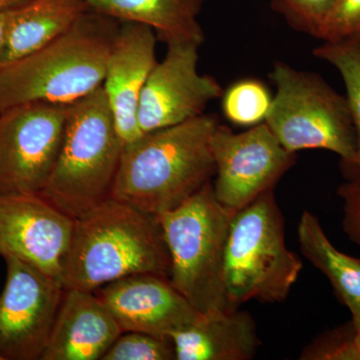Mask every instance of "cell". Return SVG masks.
I'll list each match as a JSON object with an SVG mask.
<instances>
[{
	"label": "cell",
	"instance_id": "6da1fadb",
	"mask_svg": "<svg viewBox=\"0 0 360 360\" xmlns=\"http://www.w3.org/2000/svg\"><path fill=\"white\" fill-rule=\"evenodd\" d=\"M219 123L205 113L125 146L110 198L153 215L179 207L215 175L212 141Z\"/></svg>",
	"mask_w": 360,
	"mask_h": 360
},
{
	"label": "cell",
	"instance_id": "7a4b0ae2",
	"mask_svg": "<svg viewBox=\"0 0 360 360\" xmlns=\"http://www.w3.org/2000/svg\"><path fill=\"white\" fill-rule=\"evenodd\" d=\"M170 265L158 217L110 198L75 219L61 283L94 292L134 274L169 278Z\"/></svg>",
	"mask_w": 360,
	"mask_h": 360
},
{
	"label": "cell",
	"instance_id": "3957f363",
	"mask_svg": "<svg viewBox=\"0 0 360 360\" xmlns=\"http://www.w3.org/2000/svg\"><path fill=\"white\" fill-rule=\"evenodd\" d=\"M120 23L87 11L39 51L0 66V112L30 103L68 105L99 89Z\"/></svg>",
	"mask_w": 360,
	"mask_h": 360
},
{
	"label": "cell",
	"instance_id": "277c9868",
	"mask_svg": "<svg viewBox=\"0 0 360 360\" xmlns=\"http://www.w3.org/2000/svg\"><path fill=\"white\" fill-rule=\"evenodd\" d=\"M123 146L103 86L68 104L58 158L39 194L72 219L110 198Z\"/></svg>",
	"mask_w": 360,
	"mask_h": 360
},
{
	"label": "cell",
	"instance_id": "5b68a950",
	"mask_svg": "<svg viewBox=\"0 0 360 360\" xmlns=\"http://www.w3.org/2000/svg\"><path fill=\"white\" fill-rule=\"evenodd\" d=\"M302 270V259L286 246L274 189L232 214L224 269L229 309H238L251 300L284 302Z\"/></svg>",
	"mask_w": 360,
	"mask_h": 360
},
{
	"label": "cell",
	"instance_id": "8992f818",
	"mask_svg": "<svg viewBox=\"0 0 360 360\" xmlns=\"http://www.w3.org/2000/svg\"><path fill=\"white\" fill-rule=\"evenodd\" d=\"M233 213L217 200L212 181L158 217L170 257L169 281L201 314L229 311L225 248Z\"/></svg>",
	"mask_w": 360,
	"mask_h": 360
},
{
	"label": "cell",
	"instance_id": "52a82bcc",
	"mask_svg": "<svg viewBox=\"0 0 360 360\" xmlns=\"http://www.w3.org/2000/svg\"><path fill=\"white\" fill-rule=\"evenodd\" d=\"M269 78L276 85L265 123L291 153L323 149L350 162L356 134L347 96L316 73L295 70L277 61Z\"/></svg>",
	"mask_w": 360,
	"mask_h": 360
},
{
	"label": "cell",
	"instance_id": "ba28073f",
	"mask_svg": "<svg viewBox=\"0 0 360 360\" xmlns=\"http://www.w3.org/2000/svg\"><path fill=\"white\" fill-rule=\"evenodd\" d=\"M212 146L215 163L213 191L232 213L274 191L296 160L295 153L283 148L265 122L239 134L219 123Z\"/></svg>",
	"mask_w": 360,
	"mask_h": 360
},
{
	"label": "cell",
	"instance_id": "9c48e42d",
	"mask_svg": "<svg viewBox=\"0 0 360 360\" xmlns=\"http://www.w3.org/2000/svg\"><path fill=\"white\" fill-rule=\"evenodd\" d=\"M68 105L30 103L0 112V193H39L58 158Z\"/></svg>",
	"mask_w": 360,
	"mask_h": 360
},
{
	"label": "cell",
	"instance_id": "30bf717a",
	"mask_svg": "<svg viewBox=\"0 0 360 360\" xmlns=\"http://www.w3.org/2000/svg\"><path fill=\"white\" fill-rule=\"evenodd\" d=\"M4 259L6 281L0 295V357L41 360L65 286L22 260Z\"/></svg>",
	"mask_w": 360,
	"mask_h": 360
},
{
	"label": "cell",
	"instance_id": "8fae6325",
	"mask_svg": "<svg viewBox=\"0 0 360 360\" xmlns=\"http://www.w3.org/2000/svg\"><path fill=\"white\" fill-rule=\"evenodd\" d=\"M167 46L165 58L158 61L142 90L137 111L142 134L205 115L208 104L224 92L214 77L198 72L200 45L172 42Z\"/></svg>",
	"mask_w": 360,
	"mask_h": 360
},
{
	"label": "cell",
	"instance_id": "7c38bea8",
	"mask_svg": "<svg viewBox=\"0 0 360 360\" xmlns=\"http://www.w3.org/2000/svg\"><path fill=\"white\" fill-rule=\"evenodd\" d=\"M73 224L39 193H0V257L18 258L61 283Z\"/></svg>",
	"mask_w": 360,
	"mask_h": 360
},
{
	"label": "cell",
	"instance_id": "4fadbf2b",
	"mask_svg": "<svg viewBox=\"0 0 360 360\" xmlns=\"http://www.w3.org/2000/svg\"><path fill=\"white\" fill-rule=\"evenodd\" d=\"M96 295L122 333L137 331L168 338L201 316L167 276L139 274L101 286Z\"/></svg>",
	"mask_w": 360,
	"mask_h": 360
},
{
	"label": "cell",
	"instance_id": "5bb4252c",
	"mask_svg": "<svg viewBox=\"0 0 360 360\" xmlns=\"http://www.w3.org/2000/svg\"><path fill=\"white\" fill-rule=\"evenodd\" d=\"M156 40L155 30L148 26L122 22L108 59L101 86L124 146L142 135L137 111L142 90L158 63Z\"/></svg>",
	"mask_w": 360,
	"mask_h": 360
},
{
	"label": "cell",
	"instance_id": "9a60e30c",
	"mask_svg": "<svg viewBox=\"0 0 360 360\" xmlns=\"http://www.w3.org/2000/svg\"><path fill=\"white\" fill-rule=\"evenodd\" d=\"M122 333L96 292L65 288L41 360H101Z\"/></svg>",
	"mask_w": 360,
	"mask_h": 360
},
{
	"label": "cell",
	"instance_id": "2e32d148",
	"mask_svg": "<svg viewBox=\"0 0 360 360\" xmlns=\"http://www.w3.org/2000/svg\"><path fill=\"white\" fill-rule=\"evenodd\" d=\"M168 340L176 360H248L262 345L252 317L239 309L201 314Z\"/></svg>",
	"mask_w": 360,
	"mask_h": 360
},
{
	"label": "cell",
	"instance_id": "e0dca14e",
	"mask_svg": "<svg viewBox=\"0 0 360 360\" xmlns=\"http://www.w3.org/2000/svg\"><path fill=\"white\" fill-rule=\"evenodd\" d=\"M205 0H87L89 11L134 22L155 30L165 44L191 42L200 45L205 32L198 15Z\"/></svg>",
	"mask_w": 360,
	"mask_h": 360
},
{
	"label": "cell",
	"instance_id": "ac0fdd59",
	"mask_svg": "<svg viewBox=\"0 0 360 360\" xmlns=\"http://www.w3.org/2000/svg\"><path fill=\"white\" fill-rule=\"evenodd\" d=\"M87 11V0H27L11 9L2 65L58 39Z\"/></svg>",
	"mask_w": 360,
	"mask_h": 360
},
{
	"label": "cell",
	"instance_id": "d6986e66",
	"mask_svg": "<svg viewBox=\"0 0 360 360\" xmlns=\"http://www.w3.org/2000/svg\"><path fill=\"white\" fill-rule=\"evenodd\" d=\"M303 257L319 270L333 286L336 297L352 314L360 316V257L336 250L314 213L304 210L297 226Z\"/></svg>",
	"mask_w": 360,
	"mask_h": 360
},
{
	"label": "cell",
	"instance_id": "ffe728a7",
	"mask_svg": "<svg viewBox=\"0 0 360 360\" xmlns=\"http://www.w3.org/2000/svg\"><path fill=\"white\" fill-rule=\"evenodd\" d=\"M315 58L333 65L340 72L345 86L350 115L356 134L354 160L340 165L345 180L360 177V45L350 42H324L314 49Z\"/></svg>",
	"mask_w": 360,
	"mask_h": 360
},
{
	"label": "cell",
	"instance_id": "44dd1931",
	"mask_svg": "<svg viewBox=\"0 0 360 360\" xmlns=\"http://www.w3.org/2000/svg\"><path fill=\"white\" fill-rule=\"evenodd\" d=\"M222 110L229 122L243 127H255L265 122L272 96L262 82L239 80L222 94Z\"/></svg>",
	"mask_w": 360,
	"mask_h": 360
},
{
	"label": "cell",
	"instance_id": "7402d4cb",
	"mask_svg": "<svg viewBox=\"0 0 360 360\" xmlns=\"http://www.w3.org/2000/svg\"><path fill=\"white\" fill-rule=\"evenodd\" d=\"M302 356L312 360H360V316L319 336Z\"/></svg>",
	"mask_w": 360,
	"mask_h": 360
},
{
	"label": "cell",
	"instance_id": "603a6c76",
	"mask_svg": "<svg viewBox=\"0 0 360 360\" xmlns=\"http://www.w3.org/2000/svg\"><path fill=\"white\" fill-rule=\"evenodd\" d=\"M175 352L168 338L127 331L118 336L101 360H174Z\"/></svg>",
	"mask_w": 360,
	"mask_h": 360
},
{
	"label": "cell",
	"instance_id": "cb8c5ba5",
	"mask_svg": "<svg viewBox=\"0 0 360 360\" xmlns=\"http://www.w3.org/2000/svg\"><path fill=\"white\" fill-rule=\"evenodd\" d=\"M317 39L360 45V0H335Z\"/></svg>",
	"mask_w": 360,
	"mask_h": 360
},
{
	"label": "cell",
	"instance_id": "d4e9b609",
	"mask_svg": "<svg viewBox=\"0 0 360 360\" xmlns=\"http://www.w3.org/2000/svg\"><path fill=\"white\" fill-rule=\"evenodd\" d=\"M335 0H272V6L300 32L319 37Z\"/></svg>",
	"mask_w": 360,
	"mask_h": 360
},
{
	"label": "cell",
	"instance_id": "484cf974",
	"mask_svg": "<svg viewBox=\"0 0 360 360\" xmlns=\"http://www.w3.org/2000/svg\"><path fill=\"white\" fill-rule=\"evenodd\" d=\"M338 194L342 201V231L360 248V177L345 180L338 186Z\"/></svg>",
	"mask_w": 360,
	"mask_h": 360
},
{
	"label": "cell",
	"instance_id": "4316f807",
	"mask_svg": "<svg viewBox=\"0 0 360 360\" xmlns=\"http://www.w3.org/2000/svg\"><path fill=\"white\" fill-rule=\"evenodd\" d=\"M7 25H8V11H0V66L2 65L4 47H6Z\"/></svg>",
	"mask_w": 360,
	"mask_h": 360
},
{
	"label": "cell",
	"instance_id": "83f0119b",
	"mask_svg": "<svg viewBox=\"0 0 360 360\" xmlns=\"http://www.w3.org/2000/svg\"><path fill=\"white\" fill-rule=\"evenodd\" d=\"M27 0H0V11H11L14 7L25 4Z\"/></svg>",
	"mask_w": 360,
	"mask_h": 360
},
{
	"label": "cell",
	"instance_id": "f1b7e54d",
	"mask_svg": "<svg viewBox=\"0 0 360 360\" xmlns=\"http://www.w3.org/2000/svg\"><path fill=\"white\" fill-rule=\"evenodd\" d=\"M0 360H2V359H1V357H0Z\"/></svg>",
	"mask_w": 360,
	"mask_h": 360
}]
</instances>
